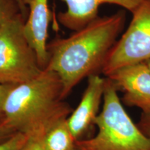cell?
I'll return each instance as SVG.
<instances>
[{
  "instance_id": "1",
  "label": "cell",
  "mask_w": 150,
  "mask_h": 150,
  "mask_svg": "<svg viewBox=\"0 0 150 150\" xmlns=\"http://www.w3.org/2000/svg\"><path fill=\"white\" fill-rule=\"evenodd\" d=\"M124 11L100 17L67 38H56L48 43L45 69L59 75L62 98L66 97L83 79L102 72L105 61L122 31Z\"/></svg>"
},
{
  "instance_id": "2",
  "label": "cell",
  "mask_w": 150,
  "mask_h": 150,
  "mask_svg": "<svg viewBox=\"0 0 150 150\" xmlns=\"http://www.w3.org/2000/svg\"><path fill=\"white\" fill-rule=\"evenodd\" d=\"M61 81L45 69L38 76L14 86L4 104L3 123L28 137H41L49 127L67 117L70 108L62 98Z\"/></svg>"
},
{
  "instance_id": "3",
  "label": "cell",
  "mask_w": 150,
  "mask_h": 150,
  "mask_svg": "<svg viewBox=\"0 0 150 150\" xmlns=\"http://www.w3.org/2000/svg\"><path fill=\"white\" fill-rule=\"evenodd\" d=\"M93 124L98 129L93 138L76 140L80 150H150V138L132 121L106 77L102 108Z\"/></svg>"
},
{
  "instance_id": "4",
  "label": "cell",
  "mask_w": 150,
  "mask_h": 150,
  "mask_svg": "<svg viewBox=\"0 0 150 150\" xmlns=\"http://www.w3.org/2000/svg\"><path fill=\"white\" fill-rule=\"evenodd\" d=\"M25 21L20 13L0 27V84L19 85L43 70L24 35Z\"/></svg>"
},
{
  "instance_id": "5",
  "label": "cell",
  "mask_w": 150,
  "mask_h": 150,
  "mask_svg": "<svg viewBox=\"0 0 150 150\" xmlns=\"http://www.w3.org/2000/svg\"><path fill=\"white\" fill-rule=\"evenodd\" d=\"M150 59V0L132 13L129 27L110 50L102 73L106 76L125 66Z\"/></svg>"
},
{
  "instance_id": "6",
  "label": "cell",
  "mask_w": 150,
  "mask_h": 150,
  "mask_svg": "<svg viewBox=\"0 0 150 150\" xmlns=\"http://www.w3.org/2000/svg\"><path fill=\"white\" fill-rule=\"evenodd\" d=\"M106 77L124 92L127 104L150 111V70L146 62L122 67Z\"/></svg>"
},
{
  "instance_id": "7",
  "label": "cell",
  "mask_w": 150,
  "mask_h": 150,
  "mask_svg": "<svg viewBox=\"0 0 150 150\" xmlns=\"http://www.w3.org/2000/svg\"><path fill=\"white\" fill-rule=\"evenodd\" d=\"M29 6V13L24 22V33L26 38L36 53L39 65L42 70L49 61L47 52L48 28L52 14L48 0H22Z\"/></svg>"
},
{
  "instance_id": "8",
  "label": "cell",
  "mask_w": 150,
  "mask_h": 150,
  "mask_svg": "<svg viewBox=\"0 0 150 150\" xmlns=\"http://www.w3.org/2000/svg\"><path fill=\"white\" fill-rule=\"evenodd\" d=\"M66 4L65 11L57 15L58 21L71 31H78L98 17L99 7L113 4L122 7L131 14L141 5L144 0H61Z\"/></svg>"
},
{
  "instance_id": "9",
  "label": "cell",
  "mask_w": 150,
  "mask_h": 150,
  "mask_svg": "<svg viewBox=\"0 0 150 150\" xmlns=\"http://www.w3.org/2000/svg\"><path fill=\"white\" fill-rule=\"evenodd\" d=\"M106 84V78L99 74H94L88 77V83L79 104L72 114L67 117V123L75 139L79 140L94 123L99 113L100 105Z\"/></svg>"
},
{
  "instance_id": "10",
  "label": "cell",
  "mask_w": 150,
  "mask_h": 150,
  "mask_svg": "<svg viewBox=\"0 0 150 150\" xmlns=\"http://www.w3.org/2000/svg\"><path fill=\"white\" fill-rule=\"evenodd\" d=\"M67 117L61 118L48 127L40 137L45 150H73L76 139L71 132Z\"/></svg>"
},
{
  "instance_id": "11",
  "label": "cell",
  "mask_w": 150,
  "mask_h": 150,
  "mask_svg": "<svg viewBox=\"0 0 150 150\" xmlns=\"http://www.w3.org/2000/svg\"><path fill=\"white\" fill-rule=\"evenodd\" d=\"M20 13L21 8L17 0H0V27Z\"/></svg>"
},
{
  "instance_id": "12",
  "label": "cell",
  "mask_w": 150,
  "mask_h": 150,
  "mask_svg": "<svg viewBox=\"0 0 150 150\" xmlns=\"http://www.w3.org/2000/svg\"><path fill=\"white\" fill-rule=\"evenodd\" d=\"M28 136L20 132L13 134L8 139L0 142V150H21Z\"/></svg>"
},
{
  "instance_id": "13",
  "label": "cell",
  "mask_w": 150,
  "mask_h": 150,
  "mask_svg": "<svg viewBox=\"0 0 150 150\" xmlns=\"http://www.w3.org/2000/svg\"><path fill=\"white\" fill-rule=\"evenodd\" d=\"M21 150H45L43 147L40 137L32 136L28 137L27 142H25Z\"/></svg>"
},
{
  "instance_id": "14",
  "label": "cell",
  "mask_w": 150,
  "mask_h": 150,
  "mask_svg": "<svg viewBox=\"0 0 150 150\" xmlns=\"http://www.w3.org/2000/svg\"><path fill=\"white\" fill-rule=\"evenodd\" d=\"M13 85H5V84H0V124L4 121V112L3 107L4 104L5 99L6 98L11 89L13 87Z\"/></svg>"
},
{
  "instance_id": "15",
  "label": "cell",
  "mask_w": 150,
  "mask_h": 150,
  "mask_svg": "<svg viewBox=\"0 0 150 150\" xmlns=\"http://www.w3.org/2000/svg\"><path fill=\"white\" fill-rule=\"evenodd\" d=\"M140 129L150 138V111L144 112L142 118Z\"/></svg>"
},
{
  "instance_id": "16",
  "label": "cell",
  "mask_w": 150,
  "mask_h": 150,
  "mask_svg": "<svg viewBox=\"0 0 150 150\" xmlns=\"http://www.w3.org/2000/svg\"><path fill=\"white\" fill-rule=\"evenodd\" d=\"M15 133L16 132H15L13 129L7 127L3 122L0 124V142L8 139Z\"/></svg>"
},
{
  "instance_id": "17",
  "label": "cell",
  "mask_w": 150,
  "mask_h": 150,
  "mask_svg": "<svg viewBox=\"0 0 150 150\" xmlns=\"http://www.w3.org/2000/svg\"><path fill=\"white\" fill-rule=\"evenodd\" d=\"M17 1H18L19 5H20V8H21L22 15L24 16V18L27 20V16H28V13H27L28 8L25 5H24L23 1H22V0H17Z\"/></svg>"
},
{
  "instance_id": "18",
  "label": "cell",
  "mask_w": 150,
  "mask_h": 150,
  "mask_svg": "<svg viewBox=\"0 0 150 150\" xmlns=\"http://www.w3.org/2000/svg\"><path fill=\"white\" fill-rule=\"evenodd\" d=\"M146 63H147L148 67H149V70H150V59L146 61Z\"/></svg>"
},
{
  "instance_id": "19",
  "label": "cell",
  "mask_w": 150,
  "mask_h": 150,
  "mask_svg": "<svg viewBox=\"0 0 150 150\" xmlns=\"http://www.w3.org/2000/svg\"><path fill=\"white\" fill-rule=\"evenodd\" d=\"M73 150H80L79 149V148L77 147H76H76H74V149H73Z\"/></svg>"
}]
</instances>
